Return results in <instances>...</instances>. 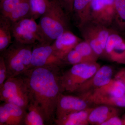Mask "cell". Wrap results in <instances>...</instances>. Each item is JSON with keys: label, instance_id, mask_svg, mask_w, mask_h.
<instances>
[{"label": "cell", "instance_id": "30bf717a", "mask_svg": "<svg viewBox=\"0 0 125 125\" xmlns=\"http://www.w3.org/2000/svg\"><path fill=\"white\" fill-rule=\"evenodd\" d=\"M89 104L80 96L64 95L62 93L57 101L55 119H60L71 113L87 109L89 107Z\"/></svg>", "mask_w": 125, "mask_h": 125}, {"label": "cell", "instance_id": "3957f363", "mask_svg": "<svg viewBox=\"0 0 125 125\" xmlns=\"http://www.w3.org/2000/svg\"><path fill=\"white\" fill-rule=\"evenodd\" d=\"M33 45L14 41L1 53L7 67V78L21 75L31 68Z\"/></svg>", "mask_w": 125, "mask_h": 125}, {"label": "cell", "instance_id": "d6a6232c", "mask_svg": "<svg viewBox=\"0 0 125 125\" xmlns=\"http://www.w3.org/2000/svg\"><path fill=\"white\" fill-rule=\"evenodd\" d=\"M60 0V1H61V0Z\"/></svg>", "mask_w": 125, "mask_h": 125}, {"label": "cell", "instance_id": "603a6c76", "mask_svg": "<svg viewBox=\"0 0 125 125\" xmlns=\"http://www.w3.org/2000/svg\"><path fill=\"white\" fill-rule=\"evenodd\" d=\"M74 49L78 51L88 62H97L99 57L89 44L85 41H81L79 42Z\"/></svg>", "mask_w": 125, "mask_h": 125}, {"label": "cell", "instance_id": "f546056e", "mask_svg": "<svg viewBox=\"0 0 125 125\" xmlns=\"http://www.w3.org/2000/svg\"><path fill=\"white\" fill-rule=\"evenodd\" d=\"M114 78L122 81L125 85V69H122L115 75Z\"/></svg>", "mask_w": 125, "mask_h": 125}, {"label": "cell", "instance_id": "f1b7e54d", "mask_svg": "<svg viewBox=\"0 0 125 125\" xmlns=\"http://www.w3.org/2000/svg\"><path fill=\"white\" fill-rule=\"evenodd\" d=\"M74 0H61L62 7L67 13H72Z\"/></svg>", "mask_w": 125, "mask_h": 125}, {"label": "cell", "instance_id": "cb8c5ba5", "mask_svg": "<svg viewBox=\"0 0 125 125\" xmlns=\"http://www.w3.org/2000/svg\"><path fill=\"white\" fill-rule=\"evenodd\" d=\"M114 21L121 31H125V0H115Z\"/></svg>", "mask_w": 125, "mask_h": 125}, {"label": "cell", "instance_id": "5b68a950", "mask_svg": "<svg viewBox=\"0 0 125 125\" xmlns=\"http://www.w3.org/2000/svg\"><path fill=\"white\" fill-rule=\"evenodd\" d=\"M101 66L97 62H85L73 65L70 69L61 75L62 92L74 93Z\"/></svg>", "mask_w": 125, "mask_h": 125}, {"label": "cell", "instance_id": "836d02e7", "mask_svg": "<svg viewBox=\"0 0 125 125\" xmlns=\"http://www.w3.org/2000/svg\"><path fill=\"white\" fill-rule=\"evenodd\" d=\"M1 0H0V1H1Z\"/></svg>", "mask_w": 125, "mask_h": 125}, {"label": "cell", "instance_id": "9a60e30c", "mask_svg": "<svg viewBox=\"0 0 125 125\" xmlns=\"http://www.w3.org/2000/svg\"><path fill=\"white\" fill-rule=\"evenodd\" d=\"M125 94V84L121 80L114 78V79L112 78L111 80L106 85L94 90L92 94L88 95H93L118 97H121Z\"/></svg>", "mask_w": 125, "mask_h": 125}, {"label": "cell", "instance_id": "8fae6325", "mask_svg": "<svg viewBox=\"0 0 125 125\" xmlns=\"http://www.w3.org/2000/svg\"><path fill=\"white\" fill-rule=\"evenodd\" d=\"M26 110L18 105L4 103L0 106V125H24Z\"/></svg>", "mask_w": 125, "mask_h": 125}, {"label": "cell", "instance_id": "484cf974", "mask_svg": "<svg viewBox=\"0 0 125 125\" xmlns=\"http://www.w3.org/2000/svg\"><path fill=\"white\" fill-rule=\"evenodd\" d=\"M64 61L65 62H68L73 65L81 63L89 62H88L83 56L74 49L67 54L64 59Z\"/></svg>", "mask_w": 125, "mask_h": 125}, {"label": "cell", "instance_id": "9c48e42d", "mask_svg": "<svg viewBox=\"0 0 125 125\" xmlns=\"http://www.w3.org/2000/svg\"><path fill=\"white\" fill-rule=\"evenodd\" d=\"M115 0H92L90 21L106 27L114 21Z\"/></svg>", "mask_w": 125, "mask_h": 125}, {"label": "cell", "instance_id": "ffe728a7", "mask_svg": "<svg viewBox=\"0 0 125 125\" xmlns=\"http://www.w3.org/2000/svg\"><path fill=\"white\" fill-rule=\"evenodd\" d=\"M45 118L38 108L30 102L27 109L24 125H44L46 123Z\"/></svg>", "mask_w": 125, "mask_h": 125}, {"label": "cell", "instance_id": "6da1fadb", "mask_svg": "<svg viewBox=\"0 0 125 125\" xmlns=\"http://www.w3.org/2000/svg\"><path fill=\"white\" fill-rule=\"evenodd\" d=\"M60 68L57 66L34 67L22 75L28 87L30 102L40 109L48 124L54 122L58 97L62 92Z\"/></svg>", "mask_w": 125, "mask_h": 125}, {"label": "cell", "instance_id": "4316f807", "mask_svg": "<svg viewBox=\"0 0 125 125\" xmlns=\"http://www.w3.org/2000/svg\"><path fill=\"white\" fill-rule=\"evenodd\" d=\"M7 78V70L4 58L0 57V87H1Z\"/></svg>", "mask_w": 125, "mask_h": 125}, {"label": "cell", "instance_id": "83f0119b", "mask_svg": "<svg viewBox=\"0 0 125 125\" xmlns=\"http://www.w3.org/2000/svg\"><path fill=\"white\" fill-rule=\"evenodd\" d=\"M102 125H123L121 118L118 116L112 117L103 123Z\"/></svg>", "mask_w": 125, "mask_h": 125}, {"label": "cell", "instance_id": "ba28073f", "mask_svg": "<svg viewBox=\"0 0 125 125\" xmlns=\"http://www.w3.org/2000/svg\"><path fill=\"white\" fill-rule=\"evenodd\" d=\"M113 73V70L111 66H101L92 77L81 85L75 93L81 97L92 94L109 83L112 79Z\"/></svg>", "mask_w": 125, "mask_h": 125}, {"label": "cell", "instance_id": "1f68e13d", "mask_svg": "<svg viewBox=\"0 0 125 125\" xmlns=\"http://www.w3.org/2000/svg\"><path fill=\"white\" fill-rule=\"evenodd\" d=\"M121 64H125V58L123 59V60L122 61V62Z\"/></svg>", "mask_w": 125, "mask_h": 125}, {"label": "cell", "instance_id": "52a82bcc", "mask_svg": "<svg viewBox=\"0 0 125 125\" xmlns=\"http://www.w3.org/2000/svg\"><path fill=\"white\" fill-rule=\"evenodd\" d=\"M65 62L56 54L51 44L39 42L34 44L31 68L46 66L60 67Z\"/></svg>", "mask_w": 125, "mask_h": 125}, {"label": "cell", "instance_id": "e0dca14e", "mask_svg": "<svg viewBox=\"0 0 125 125\" xmlns=\"http://www.w3.org/2000/svg\"><path fill=\"white\" fill-rule=\"evenodd\" d=\"M92 0H74L73 11L79 28L90 21V10Z\"/></svg>", "mask_w": 125, "mask_h": 125}, {"label": "cell", "instance_id": "5bb4252c", "mask_svg": "<svg viewBox=\"0 0 125 125\" xmlns=\"http://www.w3.org/2000/svg\"><path fill=\"white\" fill-rule=\"evenodd\" d=\"M119 108L105 105H99L94 108L90 112L88 118L89 124L102 125L103 123L112 117L119 116Z\"/></svg>", "mask_w": 125, "mask_h": 125}, {"label": "cell", "instance_id": "7a4b0ae2", "mask_svg": "<svg viewBox=\"0 0 125 125\" xmlns=\"http://www.w3.org/2000/svg\"><path fill=\"white\" fill-rule=\"evenodd\" d=\"M59 0H51L46 11L40 18L38 25L46 42L52 44L69 30L66 12Z\"/></svg>", "mask_w": 125, "mask_h": 125}, {"label": "cell", "instance_id": "2e32d148", "mask_svg": "<svg viewBox=\"0 0 125 125\" xmlns=\"http://www.w3.org/2000/svg\"><path fill=\"white\" fill-rule=\"evenodd\" d=\"M94 107H89L84 110L68 114L60 119H55L54 123L57 125H89L88 118Z\"/></svg>", "mask_w": 125, "mask_h": 125}, {"label": "cell", "instance_id": "7c38bea8", "mask_svg": "<svg viewBox=\"0 0 125 125\" xmlns=\"http://www.w3.org/2000/svg\"><path fill=\"white\" fill-rule=\"evenodd\" d=\"M105 55L113 61L121 63L125 56V41L119 34L112 31L107 39Z\"/></svg>", "mask_w": 125, "mask_h": 125}, {"label": "cell", "instance_id": "277c9868", "mask_svg": "<svg viewBox=\"0 0 125 125\" xmlns=\"http://www.w3.org/2000/svg\"><path fill=\"white\" fill-rule=\"evenodd\" d=\"M0 100L15 104L25 110L30 96L27 82L22 75L8 77L0 87Z\"/></svg>", "mask_w": 125, "mask_h": 125}, {"label": "cell", "instance_id": "7402d4cb", "mask_svg": "<svg viewBox=\"0 0 125 125\" xmlns=\"http://www.w3.org/2000/svg\"><path fill=\"white\" fill-rule=\"evenodd\" d=\"M30 18L37 19L43 14L50 5L51 0H29Z\"/></svg>", "mask_w": 125, "mask_h": 125}, {"label": "cell", "instance_id": "d4e9b609", "mask_svg": "<svg viewBox=\"0 0 125 125\" xmlns=\"http://www.w3.org/2000/svg\"><path fill=\"white\" fill-rule=\"evenodd\" d=\"M22 0H3L0 2V15L7 17L13 12Z\"/></svg>", "mask_w": 125, "mask_h": 125}, {"label": "cell", "instance_id": "ac0fdd59", "mask_svg": "<svg viewBox=\"0 0 125 125\" xmlns=\"http://www.w3.org/2000/svg\"><path fill=\"white\" fill-rule=\"evenodd\" d=\"M89 104L109 105L118 108H125V94L120 97L89 95L83 97Z\"/></svg>", "mask_w": 125, "mask_h": 125}, {"label": "cell", "instance_id": "d6986e66", "mask_svg": "<svg viewBox=\"0 0 125 125\" xmlns=\"http://www.w3.org/2000/svg\"><path fill=\"white\" fill-rule=\"evenodd\" d=\"M12 23L7 17L0 15V52L1 53L13 42Z\"/></svg>", "mask_w": 125, "mask_h": 125}, {"label": "cell", "instance_id": "44dd1931", "mask_svg": "<svg viewBox=\"0 0 125 125\" xmlns=\"http://www.w3.org/2000/svg\"><path fill=\"white\" fill-rule=\"evenodd\" d=\"M30 7L29 0H22L18 6L7 18L12 23L30 18Z\"/></svg>", "mask_w": 125, "mask_h": 125}, {"label": "cell", "instance_id": "4dcf8cb0", "mask_svg": "<svg viewBox=\"0 0 125 125\" xmlns=\"http://www.w3.org/2000/svg\"><path fill=\"white\" fill-rule=\"evenodd\" d=\"M121 119L123 125H125V114L122 116Z\"/></svg>", "mask_w": 125, "mask_h": 125}, {"label": "cell", "instance_id": "8992f818", "mask_svg": "<svg viewBox=\"0 0 125 125\" xmlns=\"http://www.w3.org/2000/svg\"><path fill=\"white\" fill-rule=\"evenodd\" d=\"M11 30L14 41L18 42L28 45L47 43L38 24L33 18H25L12 23Z\"/></svg>", "mask_w": 125, "mask_h": 125}, {"label": "cell", "instance_id": "4fadbf2b", "mask_svg": "<svg viewBox=\"0 0 125 125\" xmlns=\"http://www.w3.org/2000/svg\"><path fill=\"white\" fill-rule=\"evenodd\" d=\"M81 41L80 38L68 30L55 40L51 45L57 55L64 61L67 54Z\"/></svg>", "mask_w": 125, "mask_h": 125}]
</instances>
